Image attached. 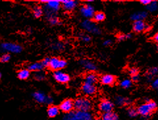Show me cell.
<instances>
[{
  "instance_id": "24",
  "label": "cell",
  "mask_w": 158,
  "mask_h": 120,
  "mask_svg": "<svg viewBox=\"0 0 158 120\" xmlns=\"http://www.w3.org/2000/svg\"><path fill=\"white\" fill-rule=\"evenodd\" d=\"M102 119V120H118V115L113 112L104 113Z\"/></svg>"
},
{
  "instance_id": "17",
  "label": "cell",
  "mask_w": 158,
  "mask_h": 120,
  "mask_svg": "<svg viewBox=\"0 0 158 120\" xmlns=\"http://www.w3.org/2000/svg\"><path fill=\"white\" fill-rule=\"evenodd\" d=\"M33 97L37 102L40 104H45L47 96L42 92H36L33 94Z\"/></svg>"
},
{
  "instance_id": "19",
  "label": "cell",
  "mask_w": 158,
  "mask_h": 120,
  "mask_svg": "<svg viewBox=\"0 0 158 120\" xmlns=\"http://www.w3.org/2000/svg\"><path fill=\"white\" fill-rule=\"evenodd\" d=\"M43 68H43L41 62H35V63L29 65L27 69L30 71H36V72H38V71H42Z\"/></svg>"
},
{
  "instance_id": "31",
  "label": "cell",
  "mask_w": 158,
  "mask_h": 120,
  "mask_svg": "<svg viewBox=\"0 0 158 120\" xmlns=\"http://www.w3.org/2000/svg\"><path fill=\"white\" fill-rule=\"evenodd\" d=\"M11 59V55L9 53H5L0 56V63H7Z\"/></svg>"
},
{
  "instance_id": "21",
  "label": "cell",
  "mask_w": 158,
  "mask_h": 120,
  "mask_svg": "<svg viewBox=\"0 0 158 120\" xmlns=\"http://www.w3.org/2000/svg\"><path fill=\"white\" fill-rule=\"evenodd\" d=\"M31 75V71L27 69H23L18 71L17 77L20 80H26Z\"/></svg>"
},
{
  "instance_id": "13",
  "label": "cell",
  "mask_w": 158,
  "mask_h": 120,
  "mask_svg": "<svg viewBox=\"0 0 158 120\" xmlns=\"http://www.w3.org/2000/svg\"><path fill=\"white\" fill-rule=\"evenodd\" d=\"M80 63H81V65L83 67V68L86 69L87 71H95L96 69H97V66L96 65L93 63L92 61H90V60L88 59H82L80 61Z\"/></svg>"
},
{
  "instance_id": "35",
  "label": "cell",
  "mask_w": 158,
  "mask_h": 120,
  "mask_svg": "<svg viewBox=\"0 0 158 120\" xmlns=\"http://www.w3.org/2000/svg\"><path fill=\"white\" fill-rule=\"evenodd\" d=\"M50 61V57H45V58H44L42 60V61H41V63H42L43 68H47V67H49Z\"/></svg>"
},
{
  "instance_id": "45",
  "label": "cell",
  "mask_w": 158,
  "mask_h": 120,
  "mask_svg": "<svg viewBox=\"0 0 158 120\" xmlns=\"http://www.w3.org/2000/svg\"><path fill=\"white\" fill-rule=\"evenodd\" d=\"M132 37V35L130 34H126L125 35V38L128 39V38H130Z\"/></svg>"
},
{
  "instance_id": "7",
  "label": "cell",
  "mask_w": 158,
  "mask_h": 120,
  "mask_svg": "<svg viewBox=\"0 0 158 120\" xmlns=\"http://www.w3.org/2000/svg\"><path fill=\"white\" fill-rule=\"evenodd\" d=\"M67 66V61L65 59H59L54 57L50 58L49 68L54 71H58L59 69L65 68Z\"/></svg>"
},
{
  "instance_id": "12",
  "label": "cell",
  "mask_w": 158,
  "mask_h": 120,
  "mask_svg": "<svg viewBox=\"0 0 158 120\" xmlns=\"http://www.w3.org/2000/svg\"><path fill=\"white\" fill-rule=\"evenodd\" d=\"M59 110L62 111L63 112L65 113H69L72 112L73 108H74V104H73V102L71 100H65L63 101L59 106Z\"/></svg>"
},
{
  "instance_id": "38",
  "label": "cell",
  "mask_w": 158,
  "mask_h": 120,
  "mask_svg": "<svg viewBox=\"0 0 158 120\" xmlns=\"http://www.w3.org/2000/svg\"><path fill=\"white\" fill-rule=\"evenodd\" d=\"M152 87L154 89H157L158 87V80L157 78H155L154 80H153L152 82Z\"/></svg>"
},
{
  "instance_id": "25",
  "label": "cell",
  "mask_w": 158,
  "mask_h": 120,
  "mask_svg": "<svg viewBox=\"0 0 158 120\" xmlns=\"http://www.w3.org/2000/svg\"><path fill=\"white\" fill-rule=\"evenodd\" d=\"M43 9L40 6H35L33 7V13L34 17L40 18V17H42L43 15Z\"/></svg>"
},
{
  "instance_id": "48",
  "label": "cell",
  "mask_w": 158,
  "mask_h": 120,
  "mask_svg": "<svg viewBox=\"0 0 158 120\" xmlns=\"http://www.w3.org/2000/svg\"><path fill=\"white\" fill-rule=\"evenodd\" d=\"M1 74L0 73V79H1Z\"/></svg>"
},
{
  "instance_id": "6",
  "label": "cell",
  "mask_w": 158,
  "mask_h": 120,
  "mask_svg": "<svg viewBox=\"0 0 158 120\" xmlns=\"http://www.w3.org/2000/svg\"><path fill=\"white\" fill-rule=\"evenodd\" d=\"M0 48L5 52L13 53V54H19L22 52V48L21 46L12 42H4L2 43Z\"/></svg>"
},
{
  "instance_id": "14",
  "label": "cell",
  "mask_w": 158,
  "mask_h": 120,
  "mask_svg": "<svg viewBox=\"0 0 158 120\" xmlns=\"http://www.w3.org/2000/svg\"><path fill=\"white\" fill-rule=\"evenodd\" d=\"M60 2L62 3L63 9L67 11L74 10L77 6V2L72 0H63V1H60Z\"/></svg>"
},
{
  "instance_id": "29",
  "label": "cell",
  "mask_w": 158,
  "mask_h": 120,
  "mask_svg": "<svg viewBox=\"0 0 158 120\" xmlns=\"http://www.w3.org/2000/svg\"><path fill=\"white\" fill-rule=\"evenodd\" d=\"M47 18L48 19V21H49V22L52 25H56L59 24V19L56 15H50L49 17H47Z\"/></svg>"
},
{
  "instance_id": "8",
  "label": "cell",
  "mask_w": 158,
  "mask_h": 120,
  "mask_svg": "<svg viewBox=\"0 0 158 120\" xmlns=\"http://www.w3.org/2000/svg\"><path fill=\"white\" fill-rule=\"evenodd\" d=\"M54 77L57 82L62 84L67 83L70 80V76L61 71H56L54 73Z\"/></svg>"
},
{
  "instance_id": "5",
  "label": "cell",
  "mask_w": 158,
  "mask_h": 120,
  "mask_svg": "<svg viewBox=\"0 0 158 120\" xmlns=\"http://www.w3.org/2000/svg\"><path fill=\"white\" fill-rule=\"evenodd\" d=\"M81 27L86 31L90 32L92 34H99L101 33V31L99 27L92 20L86 19L84 20L81 23Z\"/></svg>"
},
{
  "instance_id": "10",
  "label": "cell",
  "mask_w": 158,
  "mask_h": 120,
  "mask_svg": "<svg viewBox=\"0 0 158 120\" xmlns=\"http://www.w3.org/2000/svg\"><path fill=\"white\" fill-rule=\"evenodd\" d=\"M81 13L83 17L87 18H90L94 17L95 11L94 9L91 5H85L81 8Z\"/></svg>"
},
{
  "instance_id": "27",
  "label": "cell",
  "mask_w": 158,
  "mask_h": 120,
  "mask_svg": "<svg viewBox=\"0 0 158 120\" xmlns=\"http://www.w3.org/2000/svg\"><path fill=\"white\" fill-rule=\"evenodd\" d=\"M93 18H94V20L96 22H102L103 20H105V15L104 13L98 12L94 14Z\"/></svg>"
},
{
  "instance_id": "16",
  "label": "cell",
  "mask_w": 158,
  "mask_h": 120,
  "mask_svg": "<svg viewBox=\"0 0 158 120\" xmlns=\"http://www.w3.org/2000/svg\"><path fill=\"white\" fill-rule=\"evenodd\" d=\"M146 23L143 20H136L133 24V31L135 32H141L145 31Z\"/></svg>"
},
{
  "instance_id": "22",
  "label": "cell",
  "mask_w": 158,
  "mask_h": 120,
  "mask_svg": "<svg viewBox=\"0 0 158 120\" xmlns=\"http://www.w3.org/2000/svg\"><path fill=\"white\" fill-rule=\"evenodd\" d=\"M59 113V108L56 106H51L47 109V115L50 117L57 116Z\"/></svg>"
},
{
  "instance_id": "47",
  "label": "cell",
  "mask_w": 158,
  "mask_h": 120,
  "mask_svg": "<svg viewBox=\"0 0 158 120\" xmlns=\"http://www.w3.org/2000/svg\"><path fill=\"white\" fill-rule=\"evenodd\" d=\"M92 120H102V118H96L95 119H92Z\"/></svg>"
},
{
  "instance_id": "41",
  "label": "cell",
  "mask_w": 158,
  "mask_h": 120,
  "mask_svg": "<svg viewBox=\"0 0 158 120\" xmlns=\"http://www.w3.org/2000/svg\"><path fill=\"white\" fill-rule=\"evenodd\" d=\"M132 79L133 81H138V80L140 79V76L139 75H136L134 76H132Z\"/></svg>"
},
{
  "instance_id": "44",
  "label": "cell",
  "mask_w": 158,
  "mask_h": 120,
  "mask_svg": "<svg viewBox=\"0 0 158 120\" xmlns=\"http://www.w3.org/2000/svg\"><path fill=\"white\" fill-rule=\"evenodd\" d=\"M153 40H154L155 42H157V41H158V34H155L154 36H153Z\"/></svg>"
},
{
  "instance_id": "11",
  "label": "cell",
  "mask_w": 158,
  "mask_h": 120,
  "mask_svg": "<svg viewBox=\"0 0 158 120\" xmlns=\"http://www.w3.org/2000/svg\"><path fill=\"white\" fill-rule=\"evenodd\" d=\"M114 104L111 101L105 100L101 102L99 104V110L101 112L104 113H107L112 112L113 109Z\"/></svg>"
},
{
  "instance_id": "43",
  "label": "cell",
  "mask_w": 158,
  "mask_h": 120,
  "mask_svg": "<svg viewBox=\"0 0 158 120\" xmlns=\"http://www.w3.org/2000/svg\"><path fill=\"white\" fill-rule=\"evenodd\" d=\"M125 34H120V35H119L118 36V40H124L125 39Z\"/></svg>"
},
{
  "instance_id": "46",
  "label": "cell",
  "mask_w": 158,
  "mask_h": 120,
  "mask_svg": "<svg viewBox=\"0 0 158 120\" xmlns=\"http://www.w3.org/2000/svg\"><path fill=\"white\" fill-rule=\"evenodd\" d=\"M40 1L42 2V3H47V0H45H45H42V1Z\"/></svg>"
},
{
  "instance_id": "32",
  "label": "cell",
  "mask_w": 158,
  "mask_h": 120,
  "mask_svg": "<svg viewBox=\"0 0 158 120\" xmlns=\"http://www.w3.org/2000/svg\"><path fill=\"white\" fill-rule=\"evenodd\" d=\"M127 113H128V115H129L130 117H135L138 115L137 110H136L134 108H129V109L128 110Z\"/></svg>"
},
{
  "instance_id": "23",
  "label": "cell",
  "mask_w": 158,
  "mask_h": 120,
  "mask_svg": "<svg viewBox=\"0 0 158 120\" xmlns=\"http://www.w3.org/2000/svg\"><path fill=\"white\" fill-rule=\"evenodd\" d=\"M98 77L95 73H90L86 76L85 77V82L90 83L92 85H94L95 83L97 82Z\"/></svg>"
},
{
  "instance_id": "20",
  "label": "cell",
  "mask_w": 158,
  "mask_h": 120,
  "mask_svg": "<svg viewBox=\"0 0 158 120\" xmlns=\"http://www.w3.org/2000/svg\"><path fill=\"white\" fill-rule=\"evenodd\" d=\"M115 104L119 106H124L127 104H129L130 102V100L129 98H125V97L121 96H118L115 98Z\"/></svg>"
},
{
  "instance_id": "9",
  "label": "cell",
  "mask_w": 158,
  "mask_h": 120,
  "mask_svg": "<svg viewBox=\"0 0 158 120\" xmlns=\"http://www.w3.org/2000/svg\"><path fill=\"white\" fill-rule=\"evenodd\" d=\"M81 91L84 95L92 96L96 94L97 89H96V87L94 85L84 82L81 87Z\"/></svg>"
},
{
  "instance_id": "4",
  "label": "cell",
  "mask_w": 158,
  "mask_h": 120,
  "mask_svg": "<svg viewBox=\"0 0 158 120\" xmlns=\"http://www.w3.org/2000/svg\"><path fill=\"white\" fill-rule=\"evenodd\" d=\"M61 6V2L58 0H50L47 1L44 7V11L46 17L50 15H56V13L59 10Z\"/></svg>"
},
{
  "instance_id": "39",
  "label": "cell",
  "mask_w": 158,
  "mask_h": 120,
  "mask_svg": "<svg viewBox=\"0 0 158 120\" xmlns=\"http://www.w3.org/2000/svg\"><path fill=\"white\" fill-rule=\"evenodd\" d=\"M53 102H54V99L52 96H47V98H46V101H45V104H52Z\"/></svg>"
},
{
  "instance_id": "26",
  "label": "cell",
  "mask_w": 158,
  "mask_h": 120,
  "mask_svg": "<svg viewBox=\"0 0 158 120\" xmlns=\"http://www.w3.org/2000/svg\"><path fill=\"white\" fill-rule=\"evenodd\" d=\"M158 72L157 68H150L149 70L147 71V78L148 80H151L153 78V77L154 76H156Z\"/></svg>"
},
{
  "instance_id": "3",
  "label": "cell",
  "mask_w": 158,
  "mask_h": 120,
  "mask_svg": "<svg viewBox=\"0 0 158 120\" xmlns=\"http://www.w3.org/2000/svg\"><path fill=\"white\" fill-rule=\"evenodd\" d=\"M73 104L75 109L82 112H89L92 108V104L91 101L86 98H77L73 102Z\"/></svg>"
},
{
  "instance_id": "28",
  "label": "cell",
  "mask_w": 158,
  "mask_h": 120,
  "mask_svg": "<svg viewBox=\"0 0 158 120\" xmlns=\"http://www.w3.org/2000/svg\"><path fill=\"white\" fill-rule=\"evenodd\" d=\"M147 9L150 12H155L158 9L157 2L156 1H151V3L147 5Z\"/></svg>"
},
{
  "instance_id": "2",
  "label": "cell",
  "mask_w": 158,
  "mask_h": 120,
  "mask_svg": "<svg viewBox=\"0 0 158 120\" xmlns=\"http://www.w3.org/2000/svg\"><path fill=\"white\" fill-rule=\"evenodd\" d=\"M157 109V104L154 101H148L137 108L138 114L144 117H148L152 112Z\"/></svg>"
},
{
  "instance_id": "40",
  "label": "cell",
  "mask_w": 158,
  "mask_h": 120,
  "mask_svg": "<svg viewBox=\"0 0 158 120\" xmlns=\"http://www.w3.org/2000/svg\"><path fill=\"white\" fill-rule=\"evenodd\" d=\"M150 0H141L140 3H142L143 5H148L150 4L151 3Z\"/></svg>"
},
{
  "instance_id": "1",
  "label": "cell",
  "mask_w": 158,
  "mask_h": 120,
  "mask_svg": "<svg viewBox=\"0 0 158 120\" xmlns=\"http://www.w3.org/2000/svg\"><path fill=\"white\" fill-rule=\"evenodd\" d=\"M92 114L89 112H82L75 110L67 113L63 117V120H92Z\"/></svg>"
},
{
  "instance_id": "36",
  "label": "cell",
  "mask_w": 158,
  "mask_h": 120,
  "mask_svg": "<svg viewBox=\"0 0 158 120\" xmlns=\"http://www.w3.org/2000/svg\"><path fill=\"white\" fill-rule=\"evenodd\" d=\"M53 48H54V50H62L63 48V45L60 42H58L55 44L54 46H53Z\"/></svg>"
},
{
  "instance_id": "18",
  "label": "cell",
  "mask_w": 158,
  "mask_h": 120,
  "mask_svg": "<svg viewBox=\"0 0 158 120\" xmlns=\"http://www.w3.org/2000/svg\"><path fill=\"white\" fill-rule=\"evenodd\" d=\"M148 17V13L146 11H138L134 13L131 15V19L134 21L136 20H143Z\"/></svg>"
},
{
  "instance_id": "30",
  "label": "cell",
  "mask_w": 158,
  "mask_h": 120,
  "mask_svg": "<svg viewBox=\"0 0 158 120\" xmlns=\"http://www.w3.org/2000/svg\"><path fill=\"white\" fill-rule=\"evenodd\" d=\"M120 85L121 87L125 88V89H129V87H131L132 81L129 78H126V79H124L121 82Z\"/></svg>"
},
{
  "instance_id": "37",
  "label": "cell",
  "mask_w": 158,
  "mask_h": 120,
  "mask_svg": "<svg viewBox=\"0 0 158 120\" xmlns=\"http://www.w3.org/2000/svg\"><path fill=\"white\" fill-rule=\"evenodd\" d=\"M129 74L131 76L138 75V70L135 68H132L129 69Z\"/></svg>"
},
{
  "instance_id": "42",
  "label": "cell",
  "mask_w": 158,
  "mask_h": 120,
  "mask_svg": "<svg viewBox=\"0 0 158 120\" xmlns=\"http://www.w3.org/2000/svg\"><path fill=\"white\" fill-rule=\"evenodd\" d=\"M111 43H112L111 40H105L104 42V46H109L111 44Z\"/></svg>"
},
{
  "instance_id": "15",
  "label": "cell",
  "mask_w": 158,
  "mask_h": 120,
  "mask_svg": "<svg viewBox=\"0 0 158 120\" xmlns=\"http://www.w3.org/2000/svg\"><path fill=\"white\" fill-rule=\"evenodd\" d=\"M116 78L113 75L107 74V75H103L101 77V82L103 85H111L115 82Z\"/></svg>"
},
{
  "instance_id": "34",
  "label": "cell",
  "mask_w": 158,
  "mask_h": 120,
  "mask_svg": "<svg viewBox=\"0 0 158 120\" xmlns=\"http://www.w3.org/2000/svg\"><path fill=\"white\" fill-rule=\"evenodd\" d=\"M79 38L84 42H89L91 40V37L86 34H81V35H80Z\"/></svg>"
},
{
  "instance_id": "33",
  "label": "cell",
  "mask_w": 158,
  "mask_h": 120,
  "mask_svg": "<svg viewBox=\"0 0 158 120\" xmlns=\"http://www.w3.org/2000/svg\"><path fill=\"white\" fill-rule=\"evenodd\" d=\"M34 78L37 80H42L45 78V74L41 71H38L34 74Z\"/></svg>"
}]
</instances>
